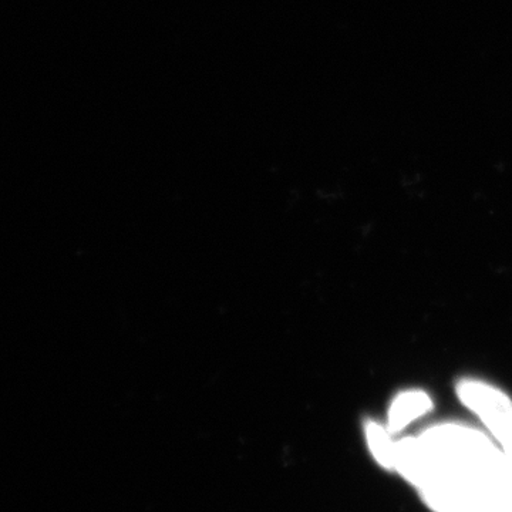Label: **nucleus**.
Wrapping results in <instances>:
<instances>
[{
	"label": "nucleus",
	"mask_w": 512,
	"mask_h": 512,
	"mask_svg": "<svg viewBox=\"0 0 512 512\" xmlns=\"http://www.w3.org/2000/svg\"><path fill=\"white\" fill-rule=\"evenodd\" d=\"M394 471L434 512H512V471L483 431L457 423L396 441Z\"/></svg>",
	"instance_id": "nucleus-1"
},
{
	"label": "nucleus",
	"mask_w": 512,
	"mask_h": 512,
	"mask_svg": "<svg viewBox=\"0 0 512 512\" xmlns=\"http://www.w3.org/2000/svg\"><path fill=\"white\" fill-rule=\"evenodd\" d=\"M433 407L430 396L421 390H409L399 394L390 406L387 416V429L390 433H400L410 423L430 412Z\"/></svg>",
	"instance_id": "nucleus-3"
},
{
	"label": "nucleus",
	"mask_w": 512,
	"mask_h": 512,
	"mask_svg": "<svg viewBox=\"0 0 512 512\" xmlns=\"http://www.w3.org/2000/svg\"><path fill=\"white\" fill-rule=\"evenodd\" d=\"M366 440L370 453L375 457L377 463L386 470L394 471L396 441L392 440V433L389 429L377 421H369L366 424Z\"/></svg>",
	"instance_id": "nucleus-4"
},
{
	"label": "nucleus",
	"mask_w": 512,
	"mask_h": 512,
	"mask_svg": "<svg viewBox=\"0 0 512 512\" xmlns=\"http://www.w3.org/2000/svg\"><path fill=\"white\" fill-rule=\"evenodd\" d=\"M458 397L477 414L497 443L512 434V400L497 387L480 380H463L457 386Z\"/></svg>",
	"instance_id": "nucleus-2"
},
{
	"label": "nucleus",
	"mask_w": 512,
	"mask_h": 512,
	"mask_svg": "<svg viewBox=\"0 0 512 512\" xmlns=\"http://www.w3.org/2000/svg\"><path fill=\"white\" fill-rule=\"evenodd\" d=\"M501 444V450H503L505 458H507L508 466L512 471V434L508 439H505Z\"/></svg>",
	"instance_id": "nucleus-5"
}]
</instances>
